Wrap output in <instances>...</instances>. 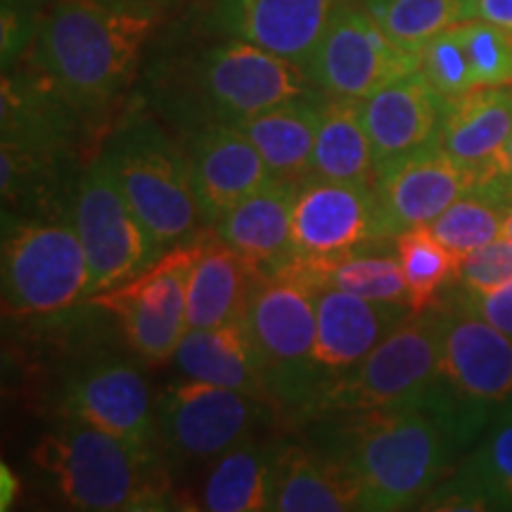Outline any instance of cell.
<instances>
[{
    "mask_svg": "<svg viewBox=\"0 0 512 512\" xmlns=\"http://www.w3.org/2000/svg\"><path fill=\"white\" fill-rule=\"evenodd\" d=\"M332 418L328 451L351 465L363 489L361 510L373 512L418 508L460 448L486 430L441 382L406 406Z\"/></svg>",
    "mask_w": 512,
    "mask_h": 512,
    "instance_id": "1",
    "label": "cell"
},
{
    "mask_svg": "<svg viewBox=\"0 0 512 512\" xmlns=\"http://www.w3.org/2000/svg\"><path fill=\"white\" fill-rule=\"evenodd\" d=\"M159 22L155 0H57L41 19L31 67L72 107H100L128 88Z\"/></svg>",
    "mask_w": 512,
    "mask_h": 512,
    "instance_id": "2",
    "label": "cell"
},
{
    "mask_svg": "<svg viewBox=\"0 0 512 512\" xmlns=\"http://www.w3.org/2000/svg\"><path fill=\"white\" fill-rule=\"evenodd\" d=\"M34 463L55 482L60 496L76 510H159L169 508V482L155 451L64 418L43 434Z\"/></svg>",
    "mask_w": 512,
    "mask_h": 512,
    "instance_id": "3",
    "label": "cell"
},
{
    "mask_svg": "<svg viewBox=\"0 0 512 512\" xmlns=\"http://www.w3.org/2000/svg\"><path fill=\"white\" fill-rule=\"evenodd\" d=\"M323 287L304 266L266 275L249 299L245 320L252 332L273 408L311 418L320 384L313 368L318 294Z\"/></svg>",
    "mask_w": 512,
    "mask_h": 512,
    "instance_id": "4",
    "label": "cell"
},
{
    "mask_svg": "<svg viewBox=\"0 0 512 512\" xmlns=\"http://www.w3.org/2000/svg\"><path fill=\"white\" fill-rule=\"evenodd\" d=\"M102 157L162 252L195 238L204 219L188 150L152 121H133L114 133Z\"/></svg>",
    "mask_w": 512,
    "mask_h": 512,
    "instance_id": "5",
    "label": "cell"
},
{
    "mask_svg": "<svg viewBox=\"0 0 512 512\" xmlns=\"http://www.w3.org/2000/svg\"><path fill=\"white\" fill-rule=\"evenodd\" d=\"M437 306L411 313L351 373L325 392L311 418L366 413L425 399L441 382Z\"/></svg>",
    "mask_w": 512,
    "mask_h": 512,
    "instance_id": "6",
    "label": "cell"
},
{
    "mask_svg": "<svg viewBox=\"0 0 512 512\" xmlns=\"http://www.w3.org/2000/svg\"><path fill=\"white\" fill-rule=\"evenodd\" d=\"M91 297V268L74 223H17L3 238V309L48 318Z\"/></svg>",
    "mask_w": 512,
    "mask_h": 512,
    "instance_id": "7",
    "label": "cell"
},
{
    "mask_svg": "<svg viewBox=\"0 0 512 512\" xmlns=\"http://www.w3.org/2000/svg\"><path fill=\"white\" fill-rule=\"evenodd\" d=\"M200 252V233L166 249L143 273L112 290L93 294L91 302L119 320L124 337L143 361L166 363L190 330L188 278Z\"/></svg>",
    "mask_w": 512,
    "mask_h": 512,
    "instance_id": "8",
    "label": "cell"
},
{
    "mask_svg": "<svg viewBox=\"0 0 512 512\" xmlns=\"http://www.w3.org/2000/svg\"><path fill=\"white\" fill-rule=\"evenodd\" d=\"M72 223L91 268V297L143 273L162 254L102 155L76 185Z\"/></svg>",
    "mask_w": 512,
    "mask_h": 512,
    "instance_id": "9",
    "label": "cell"
},
{
    "mask_svg": "<svg viewBox=\"0 0 512 512\" xmlns=\"http://www.w3.org/2000/svg\"><path fill=\"white\" fill-rule=\"evenodd\" d=\"M266 408L256 396L183 375L157 394V439L183 463H214L252 437Z\"/></svg>",
    "mask_w": 512,
    "mask_h": 512,
    "instance_id": "10",
    "label": "cell"
},
{
    "mask_svg": "<svg viewBox=\"0 0 512 512\" xmlns=\"http://www.w3.org/2000/svg\"><path fill=\"white\" fill-rule=\"evenodd\" d=\"M304 69L316 91L366 100L401 76L418 72L420 53L396 43L366 8L344 3Z\"/></svg>",
    "mask_w": 512,
    "mask_h": 512,
    "instance_id": "11",
    "label": "cell"
},
{
    "mask_svg": "<svg viewBox=\"0 0 512 512\" xmlns=\"http://www.w3.org/2000/svg\"><path fill=\"white\" fill-rule=\"evenodd\" d=\"M380 238L387 233L375 185L313 176L297 185L292 202L294 264L316 275Z\"/></svg>",
    "mask_w": 512,
    "mask_h": 512,
    "instance_id": "12",
    "label": "cell"
},
{
    "mask_svg": "<svg viewBox=\"0 0 512 512\" xmlns=\"http://www.w3.org/2000/svg\"><path fill=\"white\" fill-rule=\"evenodd\" d=\"M441 384L470 413L489 425L512 401V337L505 335L456 297L439 306Z\"/></svg>",
    "mask_w": 512,
    "mask_h": 512,
    "instance_id": "13",
    "label": "cell"
},
{
    "mask_svg": "<svg viewBox=\"0 0 512 512\" xmlns=\"http://www.w3.org/2000/svg\"><path fill=\"white\" fill-rule=\"evenodd\" d=\"M200 86L223 124H242L316 91L302 64L242 38H230L202 57Z\"/></svg>",
    "mask_w": 512,
    "mask_h": 512,
    "instance_id": "14",
    "label": "cell"
},
{
    "mask_svg": "<svg viewBox=\"0 0 512 512\" xmlns=\"http://www.w3.org/2000/svg\"><path fill=\"white\" fill-rule=\"evenodd\" d=\"M477 188V176L439 143L377 166L375 195L387 238L430 226L437 216Z\"/></svg>",
    "mask_w": 512,
    "mask_h": 512,
    "instance_id": "15",
    "label": "cell"
},
{
    "mask_svg": "<svg viewBox=\"0 0 512 512\" xmlns=\"http://www.w3.org/2000/svg\"><path fill=\"white\" fill-rule=\"evenodd\" d=\"M62 411L64 418L155 448V401L145 377L126 358L100 356L76 370L64 389Z\"/></svg>",
    "mask_w": 512,
    "mask_h": 512,
    "instance_id": "16",
    "label": "cell"
},
{
    "mask_svg": "<svg viewBox=\"0 0 512 512\" xmlns=\"http://www.w3.org/2000/svg\"><path fill=\"white\" fill-rule=\"evenodd\" d=\"M411 313V306L406 304L370 302L335 287H323L318 294L316 349H313L320 396L332 384L344 380Z\"/></svg>",
    "mask_w": 512,
    "mask_h": 512,
    "instance_id": "17",
    "label": "cell"
},
{
    "mask_svg": "<svg viewBox=\"0 0 512 512\" xmlns=\"http://www.w3.org/2000/svg\"><path fill=\"white\" fill-rule=\"evenodd\" d=\"M188 159L202 219L209 226L273 181L261 152L235 124L216 121L200 128L188 143Z\"/></svg>",
    "mask_w": 512,
    "mask_h": 512,
    "instance_id": "18",
    "label": "cell"
},
{
    "mask_svg": "<svg viewBox=\"0 0 512 512\" xmlns=\"http://www.w3.org/2000/svg\"><path fill=\"white\" fill-rule=\"evenodd\" d=\"M347 0H219L216 22L230 38L254 43L302 64Z\"/></svg>",
    "mask_w": 512,
    "mask_h": 512,
    "instance_id": "19",
    "label": "cell"
},
{
    "mask_svg": "<svg viewBox=\"0 0 512 512\" xmlns=\"http://www.w3.org/2000/svg\"><path fill=\"white\" fill-rule=\"evenodd\" d=\"M446 98L422 72L401 76L361 100L375 166L439 143Z\"/></svg>",
    "mask_w": 512,
    "mask_h": 512,
    "instance_id": "20",
    "label": "cell"
},
{
    "mask_svg": "<svg viewBox=\"0 0 512 512\" xmlns=\"http://www.w3.org/2000/svg\"><path fill=\"white\" fill-rule=\"evenodd\" d=\"M510 136L512 88L484 86L446 98L439 145L477 176V188L496 176Z\"/></svg>",
    "mask_w": 512,
    "mask_h": 512,
    "instance_id": "21",
    "label": "cell"
},
{
    "mask_svg": "<svg viewBox=\"0 0 512 512\" xmlns=\"http://www.w3.org/2000/svg\"><path fill=\"white\" fill-rule=\"evenodd\" d=\"M363 489L356 472L332 451L283 446L273 467L271 505L275 512L361 510Z\"/></svg>",
    "mask_w": 512,
    "mask_h": 512,
    "instance_id": "22",
    "label": "cell"
},
{
    "mask_svg": "<svg viewBox=\"0 0 512 512\" xmlns=\"http://www.w3.org/2000/svg\"><path fill=\"white\" fill-rule=\"evenodd\" d=\"M266 278L238 249L216 235L214 228L200 233V252L188 278L190 328H216L245 316L256 285Z\"/></svg>",
    "mask_w": 512,
    "mask_h": 512,
    "instance_id": "23",
    "label": "cell"
},
{
    "mask_svg": "<svg viewBox=\"0 0 512 512\" xmlns=\"http://www.w3.org/2000/svg\"><path fill=\"white\" fill-rule=\"evenodd\" d=\"M420 508L512 510V401L491 418L465 465L434 486Z\"/></svg>",
    "mask_w": 512,
    "mask_h": 512,
    "instance_id": "24",
    "label": "cell"
},
{
    "mask_svg": "<svg viewBox=\"0 0 512 512\" xmlns=\"http://www.w3.org/2000/svg\"><path fill=\"white\" fill-rule=\"evenodd\" d=\"M174 361L185 377L238 389L271 403L264 363L245 316L216 328H190L178 344Z\"/></svg>",
    "mask_w": 512,
    "mask_h": 512,
    "instance_id": "25",
    "label": "cell"
},
{
    "mask_svg": "<svg viewBox=\"0 0 512 512\" xmlns=\"http://www.w3.org/2000/svg\"><path fill=\"white\" fill-rule=\"evenodd\" d=\"M297 185L273 181L235 204L216 221L214 228L221 240L247 256L266 275L283 271L294 264L292 242V202Z\"/></svg>",
    "mask_w": 512,
    "mask_h": 512,
    "instance_id": "26",
    "label": "cell"
},
{
    "mask_svg": "<svg viewBox=\"0 0 512 512\" xmlns=\"http://www.w3.org/2000/svg\"><path fill=\"white\" fill-rule=\"evenodd\" d=\"M325 93L313 91L242 121V131L261 152L275 181L299 185L311 176Z\"/></svg>",
    "mask_w": 512,
    "mask_h": 512,
    "instance_id": "27",
    "label": "cell"
},
{
    "mask_svg": "<svg viewBox=\"0 0 512 512\" xmlns=\"http://www.w3.org/2000/svg\"><path fill=\"white\" fill-rule=\"evenodd\" d=\"M375 174L377 166L361 117V100L325 95L311 157V176L339 183L375 185Z\"/></svg>",
    "mask_w": 512,
    "mask_h": 512,
    "instance_id": "28",
    "label": "cell"
},
{
    "mask_svg": "<svg viewBox=\"0 0 512 512\" xmlns=\"http://www.w3.org/2000/svg\"><path fill=\"white\" fill-rule=\"evenodd\" d=\"M278 446L247 437L214 460L202 489V510L261 512L271 505L273 467Z\"/></svg>",
    "mask_w": 512,
    "mask_h": 512,
    "instance_id": "29",
    "label": "cell"
},
{
    "mask_svg": "<svg viewBox=\"0 0 512 512\" xmlns=\"http://www.w3.org/2000/svg\"><path fill=\"white\" fill-rule=\"evenodd\" d=\"M363 8L396 43L415 53L441 31L475 19L472 0H363Z\"/></svg>",
    "mask_w": 512,
    "mask_h": 512,
    "instance_id": "30",
    "label": "cell"
},
{
    "mask_svg": "<svg viewBox=\"0 0 512 512\" xmlns=\"http://www.w3.org/2000/svg\"><path fill=\"white\" fill-rule=\"evenodd\" d=\"M396 256L408 287V306L413 313L434 309V302L451 280H458L460 259L434 238L427 226L396 235Z\"/></svg>",
    "mask_w": 512,
    "mask_h": 512,
    "instance_id": "31",
    "label": "cell"
},
{
    "mask_svg": "<svg viewBox=\"0 0 512 512\" xmlns=\"http://www.w3.org/2000/svg\"><path fill=\"white\" fill-rule=\"evenodd\" d=\"M508 209L510 204L496 200L486 192L472 190L458 202H453L427 228L441 245H446L458 259H463L465 254L503 238V221Z\"/></svg>",
    "mask_w": 512,
    "mask_h": 512,
    "instance_id": "32",
    "label": "cell"
},
{
    "mask_svg": "<svg viewBox=\"0 0 512 512\" xmlns=\"http://www.w3.org/2000/svg\"><path fill=\"white\" fill-rule=\"evenodd\" d=\"M320 287H335L370 302L384 304H406L408 287L403 280L399 256L361 252L344 256L335 264L316 273Z\"/></svg>",
    "mask_w": 512,
    "mask_h": 512,
    "instance_id": "33",
    "label": "cell"
},
{
    "mask_svg": "<svg viewBox=\"0 0 512 512\" xmlns=\"http://www.w3.org/2000/svg\"><path fill=\"white\" fill-rule=\"evenodd\" d=\"M420 72L444 98H458L477 88L470 53L458 24L441 31L420 48Z\"/></svg>",
    "mask_w": 512,
    "mask_h": 512,
    "instance_id": "34",
    "label": "cell"
},
{
    "mask_svg": "<svg viewBox=\"0 0 512 512\" xmlns=\"http://www.w3.org/2000/svg\"><path fill=\"white\" fill-rule=\"evenodd\" d=\"M477 88L512 86V34L484 19L458 24Z\"/></svg>",
    "mask_w": 512,
    "mask_h": 512,
    "instance_id": "35",
    "label": "cell"
},
{
    "mask_svg": "<svg viewBox=\"0 0 512 512\" xmlns=\"http://www.w3.org/2000/svg\"><path fill=\"white\" fill-rule=\"evenodd\" d=\"M458 280L463 290H491L512 280V242H489L460 259Z\"/></svg>",
    "mask_w": 512,
    "mask_h": 512,
    "instance_id": "36",
    "label": "cell"
},
{
    "mask_svg": "<svg viewBox=\"0 0 512 512\" xmlns=\"http://www.w3.org/2000/svg\"><path fill=\"white\" fill-rule=\"evenodd\" d=\"M43 15L36 12V0H3L0 17V53L8 69L34 46Z\"/></svg>",
    "mask_w": 512,
    "mask_h": 512,
    "instance_id": "37",
    "label": "cell"
},
{
    "mask_svg": "<svg viewBox=\"0 0 512 512\" xmlns=\"http://www.w3.org/2000/svg\"><path fill=\"white\" fill-rule=\"evenodd\" d=\"M458 299L467 309L482 316L486 323L512 337V280L491 287V290H463Z\"/></svg>",
    "mask_w": 512,
    "mask_h": 512,
    "instance_id": "38",
    "label": "cell"
},
{
    "mask_svg": "<svg viewBox=\"0 0 512 512\" xmlns=\"http://www.w3.org/2000/svg\"><path fill=\"white\" fill-rule=\"evenodd\" d=\"M477 190L486 192V195L496 197V200H501L505 204H512V136L508 140V145H505L501 166H498L496 176Z\"/></svg>",
    "mask_w": 512,
    "mask_h": 512,
    "instance_id": "39",
    "label": "cell"
},
{
    "mask_svg": "<svg viewBox=\"0 0 512 512\" xmlns=\"http://www.w3.org/2000/svg\"><path fill=\"white\" fill-rule=\"evenodd\" d=\"M472 3H475V19H484L512 34V0H472Z\"/></svg>",
    "mask_w": 512,
    "mask_h": 512,
    "instance_id": "40",
    "label": "cell"
},
{
    "mask_svg": "<svg viewBox=\"0 0 512 512\" xmlns=\"http://www.w3.org/2000/svg\"><path fill=\"white\" fill-rule=\"evenodd\" d=\"M19 494V479L8 465H0V510H8Z\"/></svg>",
    "mask_w": 512,
    "mask_h": 512,
    "instance_id": "41",
    "label": "cell"
},
{
    "mask_svg": "<svg viewBox=\"0 0 512 512\" xmlns=\"http://www.w3.org/2000/svg\"><path fill=\"white\" fill-rule=\"evenodd\" d=\"M503 238L512 242V204H510L508 214H505V221H503Z\"/></svg>",
    "mask_w": 512,
    "mask_h": 512,
    "instance_id": "42",
    "label": "cell"
}]
</instances>
